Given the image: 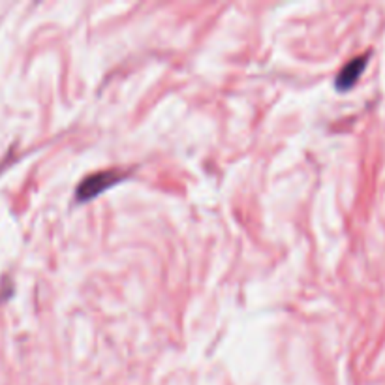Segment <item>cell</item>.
Listing matches in <instances>:
<instances>
[{"instance_id":"1","label":"cell","mask_w":385,"mask_h":385,"mask_svg":"<svg viewBox=\"0 0 385 385\" xmlns=\"http://www.w3.org/2000/svg\"><path fill=\"white\" fill-rule=\"evenodd\" d=\"M124 177H127V173L117 170V168H113V170L96 171V173H92L89 177H85L81 183H79L77 190H75V200L79 201V203L94 200L98 194H102L104 190H107V188H111L113 185L120 183V178Z\"/></svg>"},{"instance_id":"2","label":"cell","mask_w":385,"mask_h":385,"mask_svg":"<svg viewBox=\"0 0 385 385\" xmlns=\"http://www.w3.org/2000/svg\"><path fill=\"white\" fill-rule=\"evenodd\" d=\"M367 62H369V55H361V57H356V59L349 60L348 64L338 72L336 79H334L336 89L338 90L351 89V87L357 83V79H359V75L363 74V70L367 68Z\"/></svg>"}]
</instances>
